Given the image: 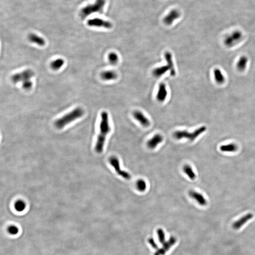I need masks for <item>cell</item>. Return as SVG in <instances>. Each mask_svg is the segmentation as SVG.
<instances>
[{
  "mask_svg": "<svg viewBox=\"0 0 255 255\" xmlns=\"http://www.w3.org/2000/svg\"><path fill=\"white\" fill-rule=\"evenodd\" d=\"M101 78L103 80L105 81H112L117 79L118 74L113 70H106L101 73Z\"/></svg>",
  "mask_w": 255,
  "mask_h": 255,
  "instance_id": "e0dca14e",
  "label": "cell"
},
{
  "mask_svg": "<svg viewBox=\"0 0 255 255\" xmlns=\"http://www.w3.org/2000/svg\"><path fill=\"white\" fill-rule=\"evenodd\" d=\"M248 59L246 56H243L240 58L237 63V68L240 72H243L246 68Z\"/></svg>",
  "mask_w": 255,
  "mask_h": 255,
  "instance_id": "d6986e66",
  "label": "cell"
},
{
  "mask_svg": "<svg viewBox=\"0 0 255 255\" xmlns=\"http://www.w3.org/2000/svg\"><path fill=\"white\" fill-rule=\"evenodd\" d=\"M8 232L12 235H15L19 233V229L16 226L10 225L8 227Z\"/></svg>",
  "mask_w": 255,
  "mask_h": 255,
  "instance_id": "4316f807",
  "label": "cell"
},
{
  "mask_svg": "<svg viewBox=\"0 0 255 255\" xmlns=\"http://www.w3.org/2000/svg\"><path fill=\"white\" fill-rule=\"evenodd\" d=\"M28 40L31 42L36 43L39 46H44L45 45V41L42 37L37 36L34 34H30L28 37Z\"/></svg>",
  "mask_w": 255,
  "mask_h": 255,
  "instance_id": "ac0fdd59",
  "label": "cell"
},
{
  "mask_svg": "<svg viewBox=\"0 0 255 255\" xmlns=\"http://www.w3.org/2000/svg\"><path fill=\"white\" fill-rule=\"evenodd\" d=\"M165 60L167 64L166 65L159 67L154 69L153 71V74L156 77H160L169 71L170 75L172 76H175L176 75V71L174 66L172 55L171 52H166L165 54Z\"/></svg>",
  "mask_w": 255,
  "mask_h": 255,
  "instance_id": "3957f363",
  "label": "cell"
},
{
  "mask_svg": "<svg viewBox=\"0 0 255 255\" xmlns=\"http://www.w3.org/2000/svg\"><path fill=\"white\" fill-rule=\"evenodd\" d=\"M101 120L100 124V133L97 136V140L95 146V150L98 153L103 151V147L106 136L111 132V129L109 123L108 112L103 111L101 114Z\"/></svg>",
  "mask_w": 255,
  "mask_h": 255,
  "instance_id": "6da1fadb",
  "label": "cell"
},
{
  "mask_svg": "<svg viewBox=\"0 0 255 255\" xmlns=\"http://www.w3.org/2000/svg\"><path fill=\"white\" fill-rule=\"evenodd\" d=\"M253 214L251 213H248L247 214L241 217V218L234 222L232 225V227L234 229L238 230L242 227L244 224L247 223L249 220L252 219Z\"/></svg>",
  "mask_w": 255,
  "mask_h": 255,
  "instance_id": "4fadbf2b",
  "label": "cell"
},
{
  "mask_svg": "<svg viewBox=\"0 0 255 255\" xmlns=\"http://www.w3.org/2000/svg\"><path fill=\"white\" fill-rule=\"evenodd\" d=\"M64 64V61L63 59L59 58L52 61V63L50 64V66L52 70H57L63 66Z\"/></svg>",
  "mask_w": 255,
  "mask_h": 255,
  "instance_id": "7402d4cb",
  "label": "cell"
},
{
  "mask_svg": "<svg viewBox=\"0 0 255 255\" xmlns=\"http://www.w3.org/2000/svg\"><path fill=\"white\" fill-rule=\"evenodd\" d=\"M242 34L239 31H235L226 37L225 44L227 47H232L238 42L242 38Z\"/></svg>",
  "mask_w": 255,
  "mask_h": 255,
  "instance_id": "9c48e42d",
  "label": "cell"
},
{
  "mask_svg": "<svg viewBox=\"0 0 255 255\" xmlns=\"http://www.w3.org/2000/svg\"><path fill=\"white\" fill-rule=\"evenodd\" d=\"M136 187L140 192H144L147 188V183L145 180L140 178L136 181Z\"/></svg>",
  "mask_w": 255,
  "mask_h": 255,
  "instance_id": "d4e9b609",
  "label": "cell"
},
{
  "mask_svg": "<svg viewBox=\"0 0 255 255\" xmlns=\"http://www.w3.org/2000/svg\"><path fill=\"white\" fill-rule=\"evenodd\" d=\"M180 17V12L177 10H172L164 18L163 22L166 25H171Z\"/></svg>",
  "mask_w": 255,
  "mask_h": 255,
  "instance_id": "7c38bea8",
  "label": "cell"
},
{
  "mask_svg": "<svg viewBox=\"0 0 255 255\" xmlns=\"http://www.w3.org/2000/svg\"><path fill=\"white\" fill-rule=\"evenodd\" d=\"M133 116L137 121L139 122V123L143 126L148 127L150 125V122L149 119L145 116L141 111H134L133 113Z\"/></svg>",
  "mask_w": 255,
  "mask_h": 255,
  "instance_id": "8fae6325",
  "label": "cell"
},
{
  "mask_svg": "<svg viewBox=\"0 0 255 255\" xmlns=\"http://www.w3.org/2000/svg\"><path fill=\"white\" fill-rule=\"evenodd\" d=\"M34 75V72L30 69H27L21 72L18 73L12 76L11 79L13 83H18L30 80L31 79Z\"/></svg>",
  "mask_w": 255,
  "mask_h": 255,
  "instance_id": "52a82bcc",
  "label": "cell"
},
{
  "mask_svg": "<svg viewBox=\"0 0 255 255\" xmlns=\"http://www.w3.org/2000/svg\"><path fill=\"white\" fill-rule=\"evenodd\" d=\"M105 4V0H96L93 4L87 5L81 10L80 16L83 19L93 13H102Z\"/></svg>",
  "mask_w": 255,
  "mask_h": 255,
  "instance_id": "277c9868",
  "label": "cell"
},
{
  "mask_svg": "<svg viewBox=\"0 0 255 255\" xmlns=\"http://www.w3.org/2000/svg\"><path fill=\"white\" fill-rule=\"evenodd\" d=\"M87 24L90 27L104 28L107 29H110L112 27V25L110 22L105 21L99 18H94L90 19L88 21Z\"/></svg>",
  "mask_w": 255,
  "mask_h": 255,
  "instance_id": "30bf717a",
  "label": "cell"
},
{
  "mask_svg": "<svg viewBox=\"0 0 255 255\" xmlns=\"http://www.w3.org/2000/svg\"><path fill=\"white\" fill-rule=\"evenodd\" d=\"M26 207V204L23 200H17L14 204V208L18 212H22L25 209Z\"/></svg>",
  "mask_w": 255,
  "mask_h": 255,
  "instance_id": "cb8c5ba5",
  "label": "cell"
},
{
  "mask_svg": "<svg viewBox=\"0 0 255 255\" xmlns=\"http://www.w3.org/2000/svg\"><path fill=\"white\" fill-rule=\"evenodd\" d=\"M84 114V111L81 108L77 107L66 114L64 115L61 118L56 120L54 125L57 129H61L70 123L81 118Z\"/></svg>",
  "mask_w": 255,
  "mask_h": 255,
  "instance_id": "7a4b0ae2",
  "label": "cell"
},
{
  "mask_svg": "<svg viewBox=\"0 0 255 255\" xmlns=\"http://www.w3.org/2000/svg\"><path fill=\"white\" fill-rule=\"evenodd\" d=\"M189 195L190 196V197L197 201V202L200 205L204 206V205H207V200L205 199V197L199 193L194 191V190H190L189 192Z\"/></svg>",
  "mask_w": 255,
  "mask_h": 255,
  "instance_id": "2e32d148",
  "label": "cell"
},
{
  "mask_svg": "<svg viewBox=\"0 0 255 255\" xmlns=\"http://www.w3.org/2000/svg\"><path fill=\"white\" fill-rule=\"evenodd\" d=\"M163 139V136L161 134H156L147 141V146L150 149H154L158 145L162 143Z\"/></svg>",
  "mask_w": 255,
  "mask_h": 255,
  "instance_id": "5bb4252c",
  "label": "cell"
},
{
  "mask_svg": "<svg viewBox=\"0 0 255 255\" xmlns=\"http://www.w3.org/2000/svg\"><path fill=\"white\" fill-rule=\"evenodd\" d=\"M206 129L207 128L205 126H202L193 132H189L185 130H177L174 133V136L175 139L178 140L186 139L192 141H194L202 133L205 132Z\"/></svg>",
  "mask_w": 255,
  "mask_h": 255,
  "instance_id": "5b68a950",
  "label": "cell"
},
{
  "mask_svg": "<svg viewBox=\"0 0 255 255\" xmlns=\"http://www.w3.org/2000/svg\"><path fill=\"white\" fill-rule=\"evenodd\" d=\"M33 86V82L31 80L26 81L22 83V88L26 90H30Z\"/></svg>",
  "mask_w": 255,
  "mask_h": 255,
  "instance_id": "83f0119b",
  "label": "cell"
},
{
  "mask_svg": "<svg viewBox=\"0 0 255 255\" xmlns=\"http://www.w3.org/2000/svg\"><path fill=\"white\" fill-rule=\"evenodd\" d=\"M109 162L110 163V165L114 167L115 171H116V173L118 174L126 180H130L131 178V175L126 171L121 170L120 167V161L117 157L115 156H111L109 159Z\"/></svg>",
  "mask_w": 255,
  "mask_h": 255,
  "instance_id": "ba28073f",
  "label": "cell"
},
{
  "mask_svg": "<svg viewBox=\"0 0 255 255\" xmlns=\"http://www.w3.org/2000/svg\"><path fill=\"white\" fill-rule=\"evenodd\" d=\"M108 59L111 64L115 65L119 61V56L115 52H111L108 54Z\"/></svg>",
  "mask_w": 255,
  "mask_h": 255,
  "instance_id": "484cf974",
  "label": "cell"
},
{
  "mask_svg": "<svg viewBox=\"0 0 255 255\" xmlns=\"http://www.w3.org/2000/svg\"><path fill=\"white\" fill-rule=\"evenodd\" d=\"M214 79L217 83L220 84H222L225 82V76L219 69H214Z\"/></svg>",
  "mask_w": 255,
  "mask_h": 255,
  "instance_id": "ffe728a7",
  "label": "cell"
},
{
  "mask_svg": "<svg viewBox=\"0 0 255 255\" xmlns=\"http://www.w3.org/2000/svg\"><path fill=\"white\" fill-rule=\"evenodd\" d=\"M184 172L191 180H195L196 178V175L193 170L192 167L189 165H185L183 168Z\"/></svg>",
  "mask_w": 255,
  "mask_h": 255,
  "instance_id": "44dd1931",
  "label": "cell"
},
{
  "mask_svg": "<svg viewBox=\"0 0 255 255\" xmlns=\"http://www.w3.org/2000/svg\"><path fill=\"white\" fill-rule=\"evenodd\" d=\"M158 238L159 241L162 243L163 246L161 249H158L157 252L154 254V255H164V254L171 248L172 245L174 244L176 242V238L173 237H171L168 241H165V235L163 230L159 229L157 230Z\"/></svg>",
  "mask_w": 255,
  "mask_h": 255,
  "instance_id": "8992f818",
  "label": "cell"
},
{
  "mask_svg": "<svg viewBox=\"0 0 255 255\" xmlns=\"http://www.w3.org/2000/svg\"><path fill=\"white\" fill-rule=\"evenodd\" d=\"M168 95V92L165 84L161 83L159 85L156 98L160 102H163L165 100Z\"/></svg>",
  "mask_w": 255,
  "mask_h": 255,
  "instance_id": "9a60e30c",
  "label": "cell"
},
{
  "mask_svg": "<svg viewBox=\"0 0 255 255\" xmlns=\"http://www.w3.org/2000/svg\"><path fill=\"white\" fill-rule=\"evenodd\" d=\"M220 148L223 152H234L237 150L238 147L237 145L234 144H229L222 145Z\"/></svg>",
  "mask_w": 255,
  "mask_h": 255,
  "instance_id": "603a6c76",
  "label": "cell"
}]
</instances>
